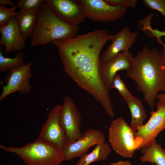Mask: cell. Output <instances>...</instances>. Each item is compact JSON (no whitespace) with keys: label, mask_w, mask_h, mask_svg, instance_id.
Returning <instances> with one entry per match:
<instances>
[{"label":"cell","mask_w":165,"mask_h":165,"mask_svg":"<svg viewBox=\"0 0 165 165\" xmlns=\"http://www.w3.org/2000/svg\"><path fill=\"white\" fill-rule=\"evenodd\" d=\"M113 36L103 29L69 39L52 42L58 50L64 71L77 85L91 95L110 117L114 113L108 90L99 73L101 51Z\"/></svg>","instance_id":"6da1fadb"},{"label":"cell","mask_w":165,"mask_h":165,"mask_svg":"<svg viewBox=\"0 0 165 165\" xmlns=\"http://www.w3.org/2000/svg\"><path fill=\"white\" fill-rule=\"evenodd\" d=\"M127 76L136 83L144 100L151 108L156 105V97L165 91V62L163 51L144 46L133 57Z\"/></svg>","instance_id":"7a4b0ae2"},{"label":"cell","mask_w":165,"mask_h":165,"mask_svg":"<svg viewBox=\"0 0 165 165\" xmlns=\"http://www.w3.org/2000/svg\"><path fill=\"white\" fill-rule=\"evenodd\" d=\"M78 26L68 24L57 17L44 1L38 8L35 28L30 38V46L48 44L58 40L71 39L78 35Z\"/></svg>","instance_id":"3957f363"},{"label":"cell","mask_w":165,"mask_h":165,"mask_svg":"<svg viewBox=\"0 0 165 165\" xmlns=\"http://www.w3.org/2000/svg\"><path fill=\"white\" fill-rule=\"evenodd\" d=\"M0 148L18 155L26 165H60L64 160L61 150L51 143L38 138L21 147L1 145Z\"/></svg>","instance_id":"277c9868"},{"label":"cell","mask_w":165,"mask_h":165,"mask_svg":"<svg viewBox=\"0 0 165 165\" xmlns=\"http://www.w3.org/2000/svg\"><path fill=\"white\" fill-rule=\"evenodd\" d=\"M135 132L122 117L112 121L108 129V139L116 153L126 158L134 156L143 141L141 138L135 137Z\"/></svg>","instance_id":"5b68a950"},{"label":"cell","mask_w":165,"mask_h":165,"mask_svg":"<svg viewBox=\"0 0 165 165\" xmlns=\"http://www.w3.org/2000/svg\"><path fill=\"white\" fill-rule=\"evenodd\" d=\"M35 61L33 60L8 70L5 77V85L2 86L0 101L16 92L23 95L30 92L32 87L30 81L32 76L31 67Z\"/></svg>","instance_id":"8992f818"},{"label":"cell","mask_w":165,"mask_h":165,"mask_svg":"<svg viewBox=\"0 0 165 165\" xmlns=\"http://www.w3.org/2000/svg\"><path fill=\"white\" fill-rule=\"evenodd\" d=\"M86 18L98 22L107 23L116 21L126 14L127 8L114 6L105 0H79Z\"/></svg>","instance_id":"52a82bcc"},{"label":"cell","mask_w":165,"mask_h":165,"mask_svg":"<svg viewBox=\"0 0 165 165\" xmlns=\"http://www.w3.org/2000/svg\"><path fill=\"white\" fill-rule=\"evenodd\" d=\"M81 115L74 100L70 96H65L61 105L60 122L68 142H73L81 137Z\"/></svg>","instance_id":"ba28073f"},{"label":"cell","mask_w":165,"mask_h":165,"mask_svg":"<svg viewBox=\"0 0 165 165\" xmlns=\"http://www.w3.org/2000/svg\"><path fill=\"white\" fill-rule=\"evenodd\" d=\"M156 105V110L151 112L148 121L135 132V137L141 138L143 140L138 149L151 145L159 133L165 129V104L158 101Z\"/></svg>","instance_id":"9c48e42d"},{"label":"cell","mask_w":165,"mask_h":165,"mask_svg":"<svg viewBox=\"0 0 165 165\" xmlns=\"http://www.w3.org/2000/svg\"><path fill=\"white\" fill-rule=\"evenodd\" d=\"M105 141V138L102 131L89 128L79 139L72 143L68 141L64 145L62 151L64 160L68 161L80 158L86 153L91 147Z\"/></svg>","instance_id":"30bf717a"},{"label":"cell","mask_w":165,"mask_h":165,"mask_svg":"<svg viewBox=\"0 0 165 165\" xmlns=\"http://www.w3.org/2000/svg\"><path fill=\"white\" fill-rule=\"evenodd\" d=\"M61 108V105L58 104L50 111L38 138L51 143L62 151L68 140L60 122Z\"/></svg>","instance_id":"8fae6325"},{"label":"cell","mask_w":165,"mask_h":165,"mask_svg":"<svg viewBox=\"0 0 165 165\" xmlns=\"http://www.w3.org/2000/svg\"><path fill=\"white\" fill-rule=\"evenodd\" d=\"M54 14L68 24L78 26L86 18L83 8L77 0H45Z\"/></svg>","instance_id":"7c38bea8"},{"label":"cell","mask_w":165,"mask_h":165,"mask_svg":"<svg viewBox=\"0 0 165 165\" xmlns=\"http://www.w3.org/2000/svg\"><path fill=\"white\" fill-rule=\"evenodd\" d=\"M133 57V54L127 51L119 53L105 62L100 63V74L109 92L112 89V82L115 75L118 71L127 70L131 65Z\"/></svg>","instance_id":"4fadbf2b"},{"label":"cell","mask_w":165,"mask_h":165,"mask_svg":"<svg viewBox=\"0 0 165 165\" xmlns=\"http://www.w3.org/2000/svg\"><path fill=\"white\" fill-rule=\"evenodd\" d=\"M0 45L5 47V55L15 51H20L26 45L17 21L12 17L6 24L0 26Z\"/></svg>","instance_id":"5bb4252c"},{"label":"cell","mask_w":165,"mask_h":165,"mask_svg":"<svg viewBox=\"0 0 165 165\" xmlns=\"http://www.w3.org/2000/svg\"><path fill=\"white\" fill-rule=\"evenodd\" d=\"M138 35V32H131L127 26L113 35L112 43L101 55L100 63L110 60L121 52L129 51Z\"/></svg>","instance_id":"9a60e30c"},{"label":"cell","mask_w":165,"mask_h":165,"mask_svg":"<svg viewBox=\"0 0 165 165\" xmlns=\"http://www.w3.org/2000/svg\"><path fill=\"white\" fill-rule=\"evenodd\" d=\"M38 8L28 10H19L15 16L22 36L26 41L30 39L35 28Z\"/></svg>","instance_id":"2e32d148"},{"label":"cell","mask_w":165,"mask_h":165,"mask_svg":"<svg viewBox=\"0 0 165 165\" xmlns=\"http://www.w3.org/2000/svg\"><path fill=\"white\" fill-rule=\"evenodd\" d=\"M142 156L140 160L142 163L150 162L156 165H165V149L155 140L148 147L140 149Z\"/></svg>","instance_id":"e0dca14e"},{"label":"cell","mask_w":165,"mask_h":165,"mask_svg":"<svg viewBox=\"0 0 165 165\" xmlns=\"http://www.w3.org/2000/svg\"><path fill=\"white\" fill-rule=\"evenodd\" d=\"M130 111L131 120L130 125L135 131L142 125L146 117L143 106L139 99L133 96L126 101Z\"/></svg>","instance_id":"ac0fdd59"},{"label":"cell","mask_w":165,"mask_h":165,"mask_svg":"<svg viewBox=\"0 0 165 165\" xmlns=\"http://www.w3.org/2000/svg\"><path fill=\"white\" fill-rule=\"evenodd\" d=\"M111 151L109 144L105 141L99 144L90 152L86 153L80 157L75 165H89L95 161L104 160Z\"/></svg>","instance_id":"d6986e66"},{"label":"cell","mask_w":165,"mask_h":165,"mask_svg":"<svg viewBox=\"0 0 165 165\" xmlns=\"http://www.w3.org/2000/svg\"><path fill=\"white\" fill-rule=\"evenodd\" d=\"M2 46L0 47V73H4L8 70L24 64V55L19 51L16 53L15 57H7L4 56Z\"/></svg>","instance_id":"ffe728a7"},{"label":"cell","mask_w":165,"mask_h":165,"mask_svg":"<svg viewBox=\"0 0 165 165\" xmlns=\"http://www.w3.org/2000/svg\"><path fill=\"white\" fill-rule=\"evenodd\" d=\"M111 88L116 89L126 101L133 96L127 89L117 73L115 75L112 79Z\"/></svg>","instance_id":"44dd1931"},{"label":"cell","mask_w":165,"mask_h":165,"mask_svg":"<svg viewBox=\"0 0 165 165\" xmlns=\"http://www.w3.org/2000/svg\"><path fill=\"white\" fill-rule=\"evenodd\" d=\"M17 8L16 5L10 8L0 5V26L6 24L12 17L18 14V13L15 12Z\"/></svg>","instance_id":"7402d4cb"},{"label":"cell","mask_w":165,"mask_h":165,"mask_svg":"<svg viewBox=\"0 0 165 165\" xmlns=\"http://www.w3.org/2000/svg\"><path fill=\"white\" fill-rule=\"evenodd\" d=\"M147 7L159 12L165 18V0H142Z\"/></svg>","instance_id":"603a6c76"},{"label":"cell","mask_w":165,"mask_h":165,"mask_svg":"<svg viewBox=\"0 0 165 165\" xmlns=\"http://www.w3.org/2000/svg\"><path fill=\"white\" fill-rule=\"evenodd\" d=\"M44 1L42 0H18L16 5L20 10H28L38 8Z\"/></svg>","instance_id":"cb8c5ba5"},{"label":"cell","mask_w":165,"mask_h":165,"mask_svg":"<svg viewBox=\"0 0 165 165\" xmlns=\"http://www.w3.org/2000/svg\"><path fill=\"white\" fill-rule=\"evenodd\" d=\"M109 5L114 6H120L127 8H136L138 1L136 0H105Z\"/></svg>","instance_id":"d4e9b609"},{"label":"cell","mask_w":165,"mask_h":165,"mask_svg":"<svg viewBox=\"0 0 165 165\" xmlns=\"http://www.w3.org/2000/svg\"><path fill=\"white\" fill-rule=\"evenodd\" d=\"M0 5L5 6L6 5H9L13 7L16 5V2H12L9 0H0Z\"/></svg>","instance_id":"484cf974"},{"label":"cell","mask_w":165,"mask_h":165,"mask_svg":"<svg viewBox=\"0 0 165 165\" xmlns=\"http://www.w3.org/2000/svg\"><path fill=\"white\" fill-rule=\"evenodd\" d=\"M109 165H132L128 160H120L116 162H112Z\"/></svg>","instance_id":"4316f807"},{"label":"cell","mask_w":165,"mask_h":165,"mask_svg":"<svg viewBox=\"0 0 165 165\" xmlns=\"http://www.w3.org/2000/svg\"><path fill=\"white\" fill-rule=\"evenodd\" d=\"M156 99L165 104V93H159L156 97Z\"/></svg>","instance_id":"83f0119b"},{"label":"cell","mask_w":165,"mask_h":165,"mask_svg":"<svg viewBox=\"0 0 165 165\" xmlns=\"http://www.w3.org/2000/svg\"><path fill=\"white\" fill-rule=\"evenodd\" d=\"M162 45H163V50L162 51H163L164 55L165 62V44L164 42H163Z\"/></svg>","instance_id":"f1b7e54d"},{"label":"cell","mask_w":165,"mask_h":165,"mask_svg":"<svg viewBox=\"0 0 165 165\" xmlns=\"http://www.w3.org/2000/svg\"><path fill=\"white\" fill-rule=\"evenodd\" d=\"M155 165V164H150V165Z\"/></svg>","instance_id":"f546056e"}]
</instances>
